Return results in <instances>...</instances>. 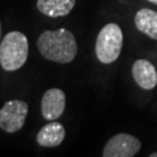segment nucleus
<instances>
[{
  "instance_id": "nucleus-1",
  "label": "nucleus",
  "mask_w": 157,
  "mask_h": 157,
  "mask_svg": "<svg viewBox=\"0 0 157 157\" xmlns=\"http://www.w3.org/2000/svg\"><path fill=\"white\" fill-rule=\"evenodd\" d=\"M37 48L43 58L51 62L67 64L77 56V41L65 28L44 30L37 39Z\"/></svg>"
},
{
  "instance_id": "nucleus-2",
  "label": "nucleus",
  "mask_w": 157,
  "mask_h": 157,
  "mask_svg": "<svg viewBox=\"0 0 157 157\" xmlns=\"http://www.w3.org/2000/svg\"><path fill=\"white\" fill-rule=\"evenodd\" d=\"M28 39L21 32H10L0 42V65L5 71H17L28 58Z\"/></svg>"
},
{
  "instance_id": "nucleus-3",
  "label": "nucleus",
  "mask_w": 157,
  "mask_h": 157,
  "mask_svg": "<svg viewBox=\"0 0 157 157\" xmlns=\"http://www.w3.org/2000/svg\"><path fill=\"white\" fill-rule=\"evenodd\" d=\"M124 44L122 30L117 23H108L101 29L95 42V55L104 64L115 62Z\"/></svg>"
},
{
  "instance_id": "nucleus-4",
  "label": "nucleus",
  "mask_w": 157,
  "mask_h": 157,
  "mask_svg": "<svg viewBox=\"0 0 157 157\" xmlns=\"http://www.w3.org/2000/svg\"><path fill=\"white\" fill-rule=\"evenodd\" d=\"M28 114V105L22 100L7 101L0 109V128L6 133H17L23 127Z\"/></svg>"
},
{
  "instance_id": "nucleus-5",
  "label": "nucleus",
  "mask_w": 157,
  "mask_h": 157,
  "mask_svg": "<svg viewBox=\"0 0 157 157\" xmlns=\"http://www.w3.org/2000/svg\"><path fill=\"white\" fill-rule=\"evenodd\" d=\"M141 149V141L135 136L120 133L111 137L102 150L104 157H133Z\"/></svg>"
},
{
  "instance_id": "nucleus-6",
  "label": "nucleus",
  "mask_w": 157,
  "mask_h": 157,
  "mask_svg": "<svg viewBox=\"0 0 157 157\" xmlns=\"http://www.w3.org/2000/svg\"><path fill=\"white\" fill-rule=\"evenodd\" d=\"M65 111V93L61 89L52 87L45 91L41 100V112L45 120L55 121Z\"/></svg>"
},
{
  "instance_id": "nucleus-7",
  "label": "nucleus",
  "mask_w": 157,
  "mask_h": 157,
  "mask_svg": "<svg viewBox=\"0 0 157 157\" xmlns=\"http://www.w3.org/2000/svg\"><path fill=\"white\" fill-rule=\"evenodd\" d=\"M132 72L136 84L144 90H152L157 85V71L149 61L137 59L133 64Z\"/></svg>"
},
{
  "instance_id": "nucleus-8",
  "label": "nucleus",
  "mask_w": 157,
  "mask_h": 157,
  "mask_svg": "<svg viewBox=\"0 0 157 157\" xmlns=\"http://www.w3.org/2000/svg\"><path fill=\"white\" fill-rule=\"evenodd\" d=\"M65 139V129L62 124L52 121L40 129L36 135V141L41 147L54 148L58 147Z\"/></svg>"
},
{
  "instance_id": "nucleus-9",
  "label": "nucleus",
  "mask_w": 157,
  "mask_h": 157,
  "mask_svg": "<svg viewBox=\"0 0 157 157\" xmlns=\"http://www.w3.org/2000/svg\"><path fill=\"white\" fill-rule=\"evenodd\" d=\"M76 0H37L36 6L42 14L50 17H65L73 10Z\"/></svg>"
},
{
  "instance_id": "nucleus-10",
  "label": "nucleus",
  "mask_w": 157,
  "mask_h": 157,
  "mask_svg": "<svg viewBox=\"0 0 157 157\" xmlns=\"http://www.w3.org/2000/svg\"><path fill=\"white\" fill-rule=\"evenodd\" d=\"M135 26L149 37L157 40V12L142 8L135 15Z\"/></svg>"
},
{
  "instance_id": "nucleus-11",
  "label": "nucleus",
  "mask_w": 157,
  "mask_h": 157,
  "mask_svg": "<svg viewBox=\"0 0 157 157\" xmlns=\"http://www.w3.org/2000/svg\"><path fill=\"white\" fill-rule=\"evenodd\" d=\"M1 34H2V26H1V21H0V42H1Z\"/></svg>"
},
{
  "instance_id": "nucleus-12",
  "label": "nucleus",
  "mask_w": 157,
  "mask_h": 157,
  "mask_svg": "<svg viewBox=\"0 0 157 157\" xmlns=\"http://www.w3.org/2000/svg\"><path fill=\"white\" fill-rule=\"evenodd\" d=\"M148 1H150V2H152V4H156L157 5V0H148Z\"/></svg>"
},
{
  "instance_id": "nucleus-13",
  "label": "nucleus",
  "mask_w": 157,
  "mask_h": 157,
  "mask_svg": "<svg viewBox=\"0 0 157 157\" xmlns=\"http://www.w3.org/2000/svg\"><path fill=\"white\" fill-rule=\"evenodd\" d=\"M150 157H157V152H154V154H151V155H150Z\"/></svg>"
}]
</instances>
